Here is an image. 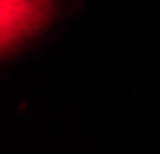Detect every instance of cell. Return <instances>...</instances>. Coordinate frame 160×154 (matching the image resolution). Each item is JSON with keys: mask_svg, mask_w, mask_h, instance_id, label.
Returning <instances> with one entry per match:
<instances>
[{"mask_svg": "<svg viewBox=\"0 0 160 154\" xmlns=\"http://www.w3.org/2000/svg\"><path fill=\"white\" fill-rule=\"evenodd\" d=\"M56 0H2V48L20 46L52 20Z\"/></svg>", "mask_w": 160, "mask_h": 154, "instance_id": "1", "label": "cell"}]
</instances>
